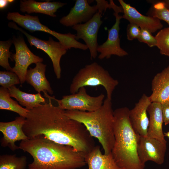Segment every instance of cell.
Masks as SVG:
<instances>
[{
  "mask_svg": "<svg viewBox=\"0 0 169 169\" xmlns=\"http://www.w3.org/2000/svg\"><path fill=\"white\" fill-rule=\"evenodd\" d=\"M49 102L30 110L23 130L28 139L38 136L55 143L70 146L84 156L95 146V141L85 126L70 119L65 110Z\"/></svg>",
  "mask_w": 169,
  "mask_h": 169,
  "instance_id": "obj_1",
  "label": "cell"
},
{
  "mask_svg": "<svg viewBox=\"0 0 169 169\" xmlns=\"http://www.w3.org/2000/svg\"><path fill=\"white\" fill-rule=\"evenodd\" d=\"M18 146L33 158L28 169H77L86 165L82 153L42 136L21 141Z\"/></svg>",
  "mask_w": 169,
  "mask_h": 169,
  "instance_id": "obj_2",
  "label": "cell"
},
{
  "mask_svg": "<svg viewBox=\"0 0 169 169\" xmlns=\"http://www.w3.org/2000/svg\"><path fill=\"white\" fill-rule=\"evenodd\" d=\"M129 109L124 107L114 111L115 142L111 151L117 165L122 169H144L138 153L139 135L132 128Z\"/></svg>",
  "mask_w": 169,
  "mask_h": 169,
  "instance_id": "obj_3",
  "label": "cell"
},
{
  "mask_svg": "<svg viewBox=\"0 0 169 169\" xmlns=\"http://www.w3.org/2000/svg\"><path fill=\"white\" fill-rule=\"evenodd\" d=\"M111 100L106 98L101 107L93 111H65L67 116L84 125L91 136L98 139L105 154L111 152L115 142L114 111Z\"/></svg>",
  "mask_w": 169,
  "mask_h": 169,
  "instance_id": "obj_4",
  "label": "cell"
},
{
  "mask_svg": "<svg viewBox=\"0 0 169 169\" xmlns=\"http://www.w3.org/2000/svg\"><path fill=\"white\" fill-rule=\"evenodd\" d=\"M118 84V80L113 78L107 70L95 62L79 70L73 79L69 91L72 94L77 92L82 87L101 85L106 90L107 98L111 100L113 92Z\"/></svg>",
  "mask_w": 169,
  "mask_h": 169,
  "instance_id": "obj_5",
  "label": "cell"
},
{
  "mask_svg": "<svg viewBox=\"0 0 169 169\" xmlns=\"http://www.w3.org/2000/svg\"><path fill=\"white\" fill-rule=\"evenodd\" d=\"M7 18L30 32L42 31L53 36L68 49L73 48L85 50L88 49L85 44L75 39L76 34L70 33H61L52 30L41 23L37 16L28 14L23 15L18 12H8Z\"/></svg>",
  "mask_w": 169,
  "mask_h": 169,
  "instance_id": "obj_6",
  "label": "cell"
},
{
  "mask_svg": "<svg viewBox=\"0 0 169 169\" xmlns=\"http://www.w3.org/2000/svg\"><path fill=\"white\" fill-rule=\"evenodd\" d=\"M105 95L102 93L96 96L88 95L85 87L80 88L78 91L70 95H64L60 100L49 96L51 99L55 100L58 106L66 110H78L91 112L99 109L103 104Z\"/></svg>",
  "mask_w": 169,
  "mask_h": 169,
  "instance_id": "obj_7",
  "label": "cell"
},
{
  "mask_svg": "<svg viewBox=\"0 0 169 169\" xmlns=\"http://www.w3.org/2000/svg\"><path fill=\"white\" fill-rule=\"evenodd\" d=\"M9 27L18 30L24 34L31 46H34L45 52L50 58L53 65L54 72L57 79L61 77L60 60L62 56L66 53L68 49L60 42L54 41L51 37L48 40L40 39L28 33L18 27L16 23L12 22L8 23Z\"/></svg>",
  "mask_w": 169,
  "mask_h": 169,
  "instance_id": "obj_8",
  "label": "cell"
},
{
  "mask_svg": "<svg viewBox=\"0 0 169 169\" xmlns=\"http://www.w3.org/2000/svg\"><path fill=\"white\" fill-rule=\"evenodd\" d=\"M12 40L16 52L15 54H12L11 56V59H13L15 62L12 72L18 75L20 83L22 84L26 81V76L29 66L33 63H42L43 59L31 51L23 37L14 36Z\"/></svg>",
  "mask_w": 169,
  "mask_h": 169,
  "instance_id": "obj_9",
  "label": "cell"
},
{
  "mask_svg": "<svg viewBox=\"0 0 169 169\" xmlns=\"http://www.w3.org/2000/svg\"><path fill=\"white\" fill-rule=\"evenodd\" d=\"M115 18V22L111 28L108 30V37L107 40L102 44L99 45L97 52L100 53L98 58L100 59L104 58L109 59L111 55H115L123 57L128 53L120 46L119 35V25L122 16L119 14L123 13V9L120 6H116L113 9Z\"/></svg>",
  "mask_w": 169,
  "mask_h": 169,
  "instance_id": "obj_10",
  "label": "cell"
},
{
  "mask_svg": "<svg viewBox=\"0 0 169 169\" xmlns=\"http://www.w3.org/2000/svg\"><path fill=\"white\" fill-rule=\"evenodd\" d=\"M102 14L97 12L88 22L74 25L72 28L76 31L75 39H82L89 49L91 59H95L97 55V35L102 23Z\"/></svg>",
  "mask_w": 169,
  "mask_h": 169,
  "instance_id": "obj_11",
  "label": "cell"
},
{
  "mask_svg": "<svg viewBox=\"0 0 169 169\" xmlns=\"http://www.w3.org/2000/svg\"><path fill=\"white\" fill-rule=\"evenodd\" d=\"M166 149V143L147 136H139L137 151L141 163L145 165L146 162L152 161L158 165L164 161Z\"/></svg>",
  "mask_w": 169,
  "mask_h": 169,
  "instance_id": "obj_12",
  "label": "cell"
},
{
  "mask_svg": "<svg viewBox=\"0 0 169 169\" xmlns=\"http://www.w3.org/2000/svg\"><path fill=\"white\" fill-rule=\"evenodd\" d=\"M25 121V118L19 116L11 121L0 122V131L3 134L0 140L1 146L8 147L12 151L19 149L15 142L28 139L23 130Z\"/></svg>",
  "mask_w": 169,
  "mask_h": 169,
  "instance_id": "obj_13",
  "label": "cell"
},
{
  "mask_svg": "<svg viewBox=\"0 0 169 169\" xmlns=\"http://www.w3.org/2000/svg\"><path fill=\"white\" fill-rule=\"evenodd\" d=\"M149 97L143 94L134 107L129 111L131 125L136 133L141 136H147L149 118L147 110L151 103Z\"/></svg>",
  "mask_w": 169,
  "mask_h": 169,
  "instance_id": "obj_14",
  "label": "cell"
},
{
  "mask_svg": "<svg viewBox=\"0 0 169 169\" xmlns=\"http://www.w3.org/2000/svg\"><path fill=\"white\" fill-rule=\"evenodd\" d=\"M118 1L123 10L122 18L127 20L130 23L137 25L141 28L146 29L151 33L163 28V25L158 19L141 14L135 8L123 0H119Z\"/></svg>",
  "mask_w": 169,
  "mask_h": 169,
  "instance_id": "obj_15",
  "label": "cell"
},
{
  "mask_svg": "<svg viewBox=\"0 0 169 169\" xmlns=\"http://www.w3.org/2000/svg\"><path fill=\"white\" fill-rule=\"evenodd\" d=\"M98 11L96 5L91 6L87 0H77L69 14L63 17L59 22L66 27H72L88 22Z\"/></svg>",
  "mask_w": 169,
  "mask_h": 169,
  "instance_id": "obj_16",
  "label": "cell"
},
{
  "mask_svg": "<svg viewBox=\"0 0 169 169\" xmlns=\"http://www.w3.org/2000/svg\"><path fill=\"white\" fill-rule=\"evenodd\" d=\"M147 111L149 116L147 136L166 143L162 129L164 122L161 104L151 102L149 106Z\"/></svg>",
  "mask_w": 169,
  "mask_h": 169,
  "instance_id": "obj_17",
  "label": "cell"
},
{
  "mask_svg": "<svg viewBox=\"0 0 169 169\" xmlns=\"http://www.w3.org/2000/svg\"><path fill=\"white\" fill-rule=\"evenodd\" d=\"M151 102L161 103L169 100V66L157 74L151 82Z\"/></svg>",
  "mask_w": 169,
  "mask_h": 169,
  "instance_id": "obj_18",
  "label": "cell"
},
{
  "mask_svg": "<svg viewBox=\"0 0 169 169\" xmlns=\"http://www.w3.org/2000/svg\"><path fill=\"white\" fill-rule=\"evenodd\" d=\"M46 67V65L42 62L37 63L34 68L28 69L25 79L38 93L48 92L52 95L53 91L45 76Z\"/></svg>",
  "mask_w": 169,
  "mask_h": 169,
  "instance_id": "obj_19",
  "label": "cell"
},
{
  "mask_svg": "<svg viewBox=\"0 0 169 169\" xmlns=\"http://www.w3.org/2000/svg\"><path fill=\"white\" fill-rule=\"evenodd\" d=\"M85 160L88 169H122L115 162L111 152L103 154L98 145L85 156Z\"/></svg>",
  "mask_w": 169,
  "mask_h": 169,
  "instance_id": "obj_20",
  "label": "cell"
},
{
  "mask_svg": "<svg viewBox=\"0 0 169 169\" xmlns=\"http://www.w3.org/2000/svg\"><path fill=\"white\" fill-rule=\"evenodd\" d=\"M66 3L58 2H50L49 1L38 2L33 0H21L20 10L22 12L28 14L39 13L55 17V13L57 10Z\"/></svg>",
  "mask_w": 169,
  "mask_h": 169,
  "instance_id": "obj_21",
  "label": "cell"
},
{
  "mask_svg": "<svg viewBox=\"0 0 169 169\" xmlns=\"http://www.w3.org/2000/svg\"><path fill=\"white\" fill-rule=\"evenodd\" d=\"M10 97L15 98L22 105L28 110H32L39 106L41 103H44L45 99L40 93L32 94L20 90L15 85L9 88Z\"/></svg>",
  "mask_w": 169,
  "mask_h": 169,
  "instance_id": "obj_22",
  "label": "cell"
},
{
  "mask_svg": "<svg viewBox=\"0 0 169 169\" xmlns=\"http://www.w3.org/2000/svg\"><path fill=\"white\" fill-rule=\"evenodd\" d=\"M0 109L14 112L25 118L29 111L11 99L8 89L2 87L0 88Z\"/></svg>",
  "mask_w": 169,
  "mask_h": 169,
  "instance_id": "obj_23",
  "label": "cell"
},
{
  "mask_svg": "<svg viewBox=\"0 0 169 169\" xmlns=\"http://www.w3.org/2000/svg\"><path fill=\"white\" fill-rule=\"evenodd\" d=\"M27 157L17 156L15 154H4L0 156V169H26Z\"/></svg>",
  "mask_w": 169,
  "mask_h": 169,
  "instance_id": "obj_24",
  "label": "cell"
},
{
  "mask_svg": "<svg viewBox=\"0 0 169 169\" xmlns=\"http://www.w3.org/2000/svg\"><path fill=\"white\" fill-rule=\"evenodd\" d=\"M153 2V6L148 11V16L163 20L169 25V9L162 1Z\"/></svg>",
  "mask_w": 169,
  "mask_h": 169,
  "instance_id": "obj_25",
  "label": "cell"
},
{
  "mask_svg": "<svg viewBox=\"0 0 169 169\" xmlns=\"http://www.w3.org/2000/svg\"><path fill=\"white\" fill-rule=\"evenodd\" d=\"M155 37L161 54L169 57V27L161 29Z\"/></svg>",
  "mask_w": 169,
  "mask_h": 169,
  "instance_id": "obj_26",
  "label": "cell"
},
{
  "mask_svg": "<svg viewBox=\"0 0 169 169\" xmlns=\"http://www.w3.org/2000/svg\"><path fill=\"white\" fill-rule=\"evenodd\" d=\"M13 44L12 39L0 41V65L8 71L12 72L9 64V58H11L12 53L9 51L10 48Z\"/></svg>",
  "mask_w": 169,
  "mask_h": 169,
  "instance_id": "obj_27",
  "label": "cell"
},
{
  "mask_svg": "<svg viewBox=\"0 0 169 169\" xmlns=\"http://www.w3.org/2000/svg\"><path fill=\"white\" fill-rule=\"evenodd\" d=\"M20 83L18 75L15 73L10 71H0V85L5 88Z\"/></svg>",
  "mask_w": 169,
  "mask_h": 169,
  "instance_id": "obj_28",
  "label": "cell"
},
{
  "mask_svg": "<svg viewBox=\"0 0 169 169\" xmlns=\"http://www.w3.org/2000/svg\"><path fill=\"white\" fill-rule=\"evenodd\" d=\"M141 29L140 33L137 38L138 41L146 44L150 47L156 46V40L155 36H153L148 30L144 28Z\"/></svg>",
  "mask_w": 169,
  "mask_h": 169,
  "instance_id": "obj_29",
  "label": "cell"
},
{
  "mask_svg": "<svg viewBox=\"0 0 169 169\" xmlns=\"http://www.w3.org/2000/svg\"><path fill=\"white\" fill-rule=\"evenodd\" d=\"M141 30L140 28L138 26L130 23L128 24L127 28V39L129 40L137 39L140 35Z\"/></svg>",
  "mask_w": 169,
  "mask_h": 169,
  "instance_id": "obj_30",
  "label": "cell"
},
{
  "mask_svg": "<svg viewBox=\"0 0 169 169\" xmlns=\"http://www.w3.org/2000/svg\"><path fill=\"white\" fill-rule=\"evenodd\" d=\"M163 122L165 125L169 124V100L161 103Z\"/></svg>",
  "mask_w": 169,
  "mask_h": 169,
  "instance_id": "obj_31",
  "label": "cell"
},
{
  "mask_svg": "<svg viewBox=\"0 0 169 169\" xmlns=\"http://www.w3.org/2000/svg\"><path fill=\"white\" fill-rule=\"evenodd\" d=\"M96 5L98 7V12L102 14L103 12H105L107 8L110 9V4L105 0H96Z\"/></svg>",
  "mask_w": 169,
  "mask_h": 169,
  "instance_id": "obj_32",
  "label": "cell"
},
{
  "mask_svg": "<svg viewBox=\"0 0 169 169\" xmlns=\"http://www.w3.org/2000/svg\"><path fill=\"white\" fill-rule=\"evenodd\" d=\"M14 1L13 0H0V8L3 9L6 8L9 3Z\"/></svg>",
  "mask_w": 169,
  "mask_h": 169,
  "instance_id": "obj_33",
  "label": "cell"
},
{
  "mask_svg": "<svg viewBox=\"0 0 169 169\" xmlns=\"http://www.w3.org/2000/svg\"><path fill=\"white\" fill-rule=\"evenodd\" d=\"M162 1L164 3L166 8L169 9V0H164Z\"/></svg>",
  "mask_w": 169,
  "mask_h": 169,
  "instance_id": "obj_34",
  "label": "cell"
},
{
  "mask_svg": "<svg viewBox=\"0 0 169 169\" xmlns=\"http://www.w3.org/2000/svg\"><path fill=\"white\" fill-rule=\"evenodd\" d=\"M164 136H166L169 138V131L164 133Z\"/></svg>",
  "mask_w": 169,
  "mask_h": 169,
  "instance_id": "obj_35",
  "label": "cell"
}]
</instances>
